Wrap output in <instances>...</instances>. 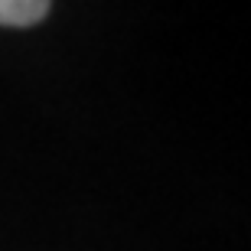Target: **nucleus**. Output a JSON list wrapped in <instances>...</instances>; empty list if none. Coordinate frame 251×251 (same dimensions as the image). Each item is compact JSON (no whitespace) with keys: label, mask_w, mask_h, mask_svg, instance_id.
<instances>
[{"label":"nucleus","mask_w":251,"mask_h":251,"mask_svg":"<svg viewBox=\"0 0 251 251\" xmlns=\"http://www.w3.org/2000/svg\"><path fill=\"white\" fill-rule=\"evenodd\" d=\"M49 10L46 0H0V26H36Z\"/></svg>","instance_id":"nucleus-1"}]
</instances>
